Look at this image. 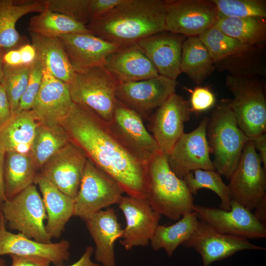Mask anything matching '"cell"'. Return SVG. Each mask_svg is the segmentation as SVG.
Listing matches in <instances>:
<instances>
[{"label":"cell","instance_id":"6da1fadb","mask_svg":"<svg viewBox=\"0 0 266 266\" xmlns=\"http://www.w3.org/2000/svg\"><path fill=\"white\" fill-rule=\"evenodd\" d=\"M62 126L70 140L97 167L114 179L124 193L146 200L147 165L120 141L108 124L88 107L74 103Z\"/></svg>","mask_w":266,"mask_h":266},{"label":"cell","instance_id":"7a4b0ae2","mask_svg":"<svg viewBox=\"0 0 266 266\" xmlns=\"http://www.w3.org/2000/svg\"><path fill=\"white\" fill-rule=\"evenodd\" d=\"M166 0H123L86 26L96 36L122 47L165 32Z\"/></svg>","mask_w":266,"mask_h":266},{"label":"cell","instance_id":"3957f363","mask_svg":"<svg viewBox=\"0 0 266 266\" xmlns=\"http://www.w3.org/2000/svg\"><path fill=\"white\" fill-rule=\"evenodd\" d=\"M146 200L160 215L178 220L194 211V198L185 181L170 168L167 155L160 153L147 164Z\"/></svg>","mask_w":266,"mask_h":266},{"label":"cell","instance_id":"277c9868","mask_svg":"<svg viewBox=\"0 0 266 266\" xmlns=\"http://www.w3.org/2000/svg\"><path fill=\"white\" fill-rule=\"evenodd\" d=\"M206 137L214 155L216 171L229 180L250 138L238 127L229 100H221L213 110L207 125Z\"/></svg>","mask_w":266,"mask_h":266},{"label":"cell","instance_id":"5b68a950","mask_svg":"<svg viewBox=\"0 0 266 266\" xmlns=\"http://www.w3.org/2000/svg\"><path fill=\"white\" fill-rule=\"evenodd\" d=\"M104 66L75 71L68 84L74 103L85 106L107 124L112 120L120 83Z\"/></svg>","mask_w":266,"mask_h":266},{"label":"cell","instance_id":"8992f818","mask_svg":"<svg viewBox=\"0 0 266 266\" xmlns=\"http://www.w3.org/2000/svg\"><path fill=\"white\" fill-rule=\"evenodd\" d=\"M225 82L233 96L228 100L239 128L250 139L266 133V100L260 83L236 75H228Z\"/></svg>","mask_w":266,"mask_h":266},{"label":"cell","instance_id":"52a82bcc","mask_svg":"<svg viewBox=\"0 0 266 266\" xmlns=\"http://www.w3.org/2000/svg\"><path fill=\"white\" fill-rule=\"evenodd\" d=\"M0 209L11 230L38 242H52L45 230L47 215L43 200L34 184L0 203Z\"/></svg>","mask_w":266,"mask_h":266},{"label":"cell","instance_id":"ba28073f","mask_svg":"<svg viewBox=\"0 0 266 266\" xmlns=\"http://www.w3.org/2000/svg\"><path fill=\"white\" fill-rule=\"evenodd\" d=\"M123 193L114 179L88 159L74 199V216L85 221L103 208L118 204Z\"/></svg>","mask_w":266,"mask_h":266},{"label":"cell","instance_id":"9c48e42d","mask_svg":"<svg viewBox=\"0 0 266 266\" xmlns=\"http://www.w3.org/2000/svg\"><path fill=\"white\" fill-rule=\"evenodd\" d=\"M250 139L228 185L231 200L251 211L266 197V171Z\"/></svg>","mask_w":266,"mask_h":266},{"label":"cell","instance_id":"30bf717a","mask_svg":"<svg viewBox=\"0 0 266 266\" xmlns=\"http://www.w3.org/2000/svg\"><path fill=\"white\" fill-rule=\"evenodd\" d=\"M108 125L120 141L146 164L161 153L155 138L146 129L142 117L118 100L112 120Z\"/></svg>","mask_w":266,"mask_h":266},{"label":"cell","instance_id":"8fae6325","mask_svg":"<svg viewBox=\"0 0 266 266\" xmlns=\"http://www.w3.org/2000/svg\"><path fill=\"white\" fill-rule=\"evenodd\" d=\"M218 15L212 0H166L165 31L198 36L214 26Z\"/></svg>","mask_w":266,"mask_h":266},{"label":"cell","instance_id":"7c38bea8","mask_svg":"<svg viewBox=\"0 0 266 266\" xmlns=\"http://www.w3.org/2000/svg\"><path fill=\"white\" fill-rule=\"evenodd\" d=\"M209 118L204 117L190 133H184L167 155L171 170L183 179L196 169L215 170L206 137Z\"/></svg>","mask_w":266,"mask_h":266},{"label":"cell","instance_id":"4fadbf2b","mask_svg":"<svg viewBox=\"0 0 266 266\" xmlns=\"http://www.w3.org/2000/svg\"><path fill=\"white\" fill-rule=\"evenodd\" d=\"M230 210L195 204L194 211L200 221L225 234L249 239L265 238L266 228L251 211L231 200Z\"/></svg>","mask_w":266,"mask_h":266},{"label":"cell","instance_id":"5bb4252c","mask_svg":"<svg viewBox=\"0 0 266 266\" xmlns=\"http://www.w3.org/2000/svg\"><path fill=\"white\" fill-rule=\"evenodd\" d=\"M177 85V81L160 75L143 80L120 82L116 97L142 118L149 119L154 109L175 93Z\"/></svg>","mask_w":266,"mask_h":266},{"label":"cell","instance_id":"9a60e30c","mask_svg":"<svg viewBox=\"0 0 266 266\" xmlns=\"http://www.w3.org/2000/svg\"><path fill=\"white\" fill-rule=\"evenodd\" d=\"M193 248L201 256L202 266L226 259L235 253L246 250H264L266 248L251 243L248 239L221 233L199 221L191 236L183 244Z\"/></svg>","mask_w":266,"mask_h":266},{"label":"cell","instance_id":"2e32d148","mask_svg":"<svg viewBox=\"0 0 266 266\" xmlns=\"http://www.w3.org/2000/svg\"><path fill=\"white\" fill-rule=\"evenodd\" d=\"M189 102L175 93L149 117V129L160 152L167 155L183 134L184 124L190 117Z\"/></svg>","mask_w":266,"mask_h":266},{"label":"cell","instance_id":"e0dca14e","mask_svg":"<svg viewBox=\"0 0 266 266\" xmlns=\"http://www.w3.org/2000/svg\"><path fill=\"white\" fill-rule=\"evenodd\" d=\"M87 159L83 151L70 141L41 167L38 174L61 192L75 199Z\"/></svg>","mask_w":266,"mask_h":266},{"label":"cell","instance_id":"ac0fdd59","mask_svg":"<svg viewBox=\"0 0 266 266\" xmlns=\"http://www.w3.org/2000/svg\"><path fill=\"white\" fill-rule=\"evenodd\" d=\"M74 104L68 85L44 68L41 84L31 110L39 123L62 126Z\"/></svg>","mask_w":266,"mask_h":266},{"label":"cell","instance_id":"d6986e66","mask_svg":"<svg viewBox=\"0 0 266 266\" xmlns=\"http://www.w3.org/2000/svg\"><path fill=\"white\" fill-rule=\"evenodd\" d=\"M118 204L126 221L121 244L127 250L147 246L159 225L161 215L144 200L123 196Z\"/></svg>","mask_w":266,"mask_h":266},{"label":"cell","instance_id":"ffe728a7","mask_svg":"<svg viewBox=\"0 0 266 266\" xmlns=\"http://www.w3.org/2000/svg\"><path fill=\"white\" fill-rule=\"evenodd\" d=\"M58 38L75 71L104 66L107 57L122 47L91 33L66 34Z\"/></svg>","mask_w":266,"mask_h":266},{"label":"cell","instance_id":"44dd1931","mask_svg":"<svg viewBox=\"0 0 266 266\" xmlns=\"http://www.w3.org/2000/svg\"><path fill=\"white\" fill-rule=\"evenodd\" d=\"M163 32L145 37L135 44L150 60L160 75L176 81L181 73L183 42L176 34Z\"/></svg>","mask_w":266,"mask_h":266},{"label":"cell","instance_id":"7402d4cb","mask_svg":"<svg viewBox=\"0 0 266 266\" xmlns=\"http://www.w3.org/2000/svg\"><path fill=\"white\" fill-rule=\"evenodd\" d=\"M69 249L70 243L66 239L44 243L30 239L21 233L9 232L6 229L4 219L0 225V256L15 254L38 256L59 266L69 260Z\"/></svg>","mask_w":266,"mask_h":266},{"label":"cell","instance_id":"603a6c76","mask_svg":"<svg viewBox=\"0 0 266 266\" xmlns=\"http://www.w3.org/2000/svg\"><path fill=\"white\" fill-rule=\"evenodd\" d=\"M85 222L95 243L96 261L102 266H116L114 245L118 239L122 238L123 229L115 210L109 207L100 210Z\"/></svg>","mask_w":266,"mask_h":266},{"label":"cell","instance_id":"cb8c5ba5","mask_svg":"<svg viewBox=\"0 0 266 266\" xmlns=\"http://www.w3.org/2000/svg\"><path fill=\"white\" fill-rule=\"evenodd\" d=\"M104 66L120 82L143 80L159 75L136 44L122 47L111 54L106 59Z\"/></svg>","mask_w":266,"mask_h":266},{"label":"cell","instance_id":"d4e9b609","mask_svg":"<svg viewBox=\"0 0 266 266\" xmlns=\"http://www.w3.org/2000/svg\"><path fill=\"white\" fill-rule=\"evenodd\" d=\"M34 183L38 185L42 196L47 215L46 232L51 239L59 238L74 216V199L61 192L39 174H36Z\"/></svg>","mask_w":266,"mask_h":266},{"label":"cell","instance_id":"484cf974","mask_svg":"<svg viewBox=\"0 0 266 266\" xmlns=\"http://www.w3.org/2000/svg\"><path fill=\"white\" fill-rule=\"evenodd\" d=\"M45 9V0H0V51H7L26 43L16 29L18 20Z\"/></svg>","mask_w":266,"mask_h":266},{"label":"cell","instance_id":"4316f807","mask_svg":"<svg viewBox=\"0 0 266 266\" xmlns=\"http://www.w3.org/2000/svg\"><path fill=\"white\" fill-rule=\"evenodd\" d=\"M39 124L31 110L16 112L0 128V146L6 153L30 154Z\"/></svg>","mask_w":266,"mask_h":266},{"label":"cell","instance_id":"83f0119b","mask_svg":"<svg viewBox=\"0 0 266 266\" xmlns=\"http://www.w3.org/2000/svg\"><path fill=\"white\" fill-rule=\"evenodd\" d=\"M32 44L37 59L52 75L68 85L75 71L58 38L49 37L30 33Z\"/></svg>","mask_w":266,"mask_h":266},{"label":"cell","instance_id":"f1b7e54d","mask_svg":"<svg viewBox=\"0 0 266 266\" xmlns=\"http://www.w3.org/2000/svg\"><path fill=\"white\" fill-rule=\"evenodd\" d=\"M5 156L4 183L7 200L34 183L37 168L30 154L7 152Z\"/></svg>","mask_w":266,"mask_h":266},{"label":"cell","instance_id":"f546056e","mask_svg":"<svg viewBox=\"0 0 266 266\" xmlns=\"http://www.w3.org/2000/svg\"><path fill=\"white\" fill-rule=\"evenodd\" d=\"M199 221L193 211L184 214L172 225H159L150 240L152 249L156 251L163 249L168 256L171 257L178 247L191 236Z\"/></svg>","mask_w":266,"mask_h":266},{"label":"cell","instance_id":"4dcf8cb0","mask_svg":"<svg viewBox=\"0 0 266 266\" xmlns=\"http://www.w3.org/2000/svg\"><path fill=\"white\" fill-rule=\"evenodd\" d=\"M214 61L198 36H189L183 41L180 63L181 72L200 84L214 69Z\"/></svg>","mask_w":266,"mask_h":266},{"label":"cell","instance_id":"1f68e13d","mask_svg":"<svg viewBox=\"0 0 266 266\" xmlns=\"http://www.w3.org/2000/svg\"><path fill=\"white\" fill-rule=\"evenodd\" d=\"M214 26L226 35L250 47L261 43L266 37V23L263 18L218 15Z\"/></svg>","mask_w":266,"mask_h":266},{"label":"cell","instance_id":"d6a6232c","mask_svg":"<svg viewBox=\"0 0 266 266\" xmlns=\"http://www.w3.org/2000/svg\"><path fill=\"white\" fill-rule=\"evenodd\" d=\"M28 30L29 33L57 38L66 34L91 33L85 25L46 8L30 19Z\"/></svg>","mask_w":266,"mask_h":266},{"label":"cell","instance_id":"836d02e7","mask_svg":"<svg viewBox=\"0 0 266 266\" xmlns=\"http://www.w3.org/2000/svg\"><path fill=\"white\" fill-rule=\"evenodd\" d=\"M70 141L62 126L51 127L39 124L30 153L36 168H41Z\"/></svg>","mask_w":266,"mask_h":266},{"label":"cell","instance_id":"e575fe53","mask_svg":"<svg viewBox=\"0 0 266 266\" xmlns=\"http://www.w3.org/2000/svg\"><path fill=\"white\" fill-rule=\"evenodd\" d=\"M213 61L248 51L251 47L226 35L215 26L198 36Z\"/></svg>","mask_w":266,"mask_h":266},{"label":"cell","instance_id":"d590c367","mask_svg":"<svg viewBox=\"0 0 266 266\" xmlns=\"http://www.w3.org/2000/svg\"><path fill=\"white\" fill-rule=\"evenodd\" d=\"M183 180L193 195H196L200 189H209L220 198V208L230 210L231 198L228 185L224 183L221 175L216 170L196 169L188 174Z\"/></svg>","mask_w":266,"mask_h":266},{"label":"cell","instance_id":"8d00e7d4","mask_svg":"<svg viewBox=\"0 0 266 266\" xmlns=\"http://www.w3.org/2000/svg\"><path fill=\"white\" fill-rule=\"evenodd\" d=\"M30 66H11L4 65L1 84L6 92L12 115L17 111L21 99L25 92Z\"/></svg>","mask_w":266,"mask_h":266},{"label":"cell","instance_id":"74e56055","mask_svg":"<svg viewBox=\"0 0 266 266\" xmlns=\"http://www.w3.org/2000/svg\"><path fill=\"white\" fill-rule=\"evenodd\" d=\"M220 16L266 17V1L261 0H212Z\"/></svg>","mask_w":266,"mask_h":266},{"label":"cell","instance_id":"f35d334b","mask_svg":"<svg viewBox=\"0 0 266 266\" xmlns=\"http://www.w3.org/2000/svg\"><path fill=\"white\" fill-rule=\"evenodd\" d=\"M89 0H45V8L68 16L86 26L90 21Z\"/></svg>","mask_w":266,"mask_h":266},{"label":"cell","instance_id":"ab89813d","mask_svg":"<svg viewBox=\"0 0 266 266\" xmlns=\"http://www.w3.org/2000/svg\"><path fill=\"white\" fill-rule=\"evenodd\" d=\"M43 69L42 64L36 58L30 66L26 89L21 99L17 112L31 110L41 84Z\"/></svg>","mask_w":266,"mask_h":266},{"label":"cell","instance_id":"60d3db41","mask_svg":"<svg viewBox=\"0 0 266 266\" xmlns=\"http://www.w3.org/2000/svg\"><path fill=\"white\" fill-rule=\"evenodd\" d=\"M185 89L191 94L189 104L191 112H203L211 108L215 104V95L209 88L198 86L192 90Z\"/></svg>","mask_w":266,"mask_h":266},{"label":"cell","instance_id":"b9f144b4","mask_svg":"<svg viewBox=\"0 0 266 266\" xmlns=\"http://www.w3.org/2000/svg\"><path fill=\"white\" fill-rule=\"evenodd\" d=\"M123 1V0H89L88 10L91 21L103 15Z\"/></svg>","mask_w":266,"mask_h":266},{"label":"cell","instance_id":"7bdbcfd3","mask_svg":"<svg viewBox=\"0 0 266 266\" xmlns=\"http://www.w3.org/2000/svg\"><path fill=\"white\" fill-rule=\"evenodd\" d=\"M11 259V266H51L48 260L34 256L9 255Z\"/></svg>","mask_w":266,"mask_h":266},{"label":"cell","instance_id":"ee69618b","mask_svg":"<svg viewBox=\"0 0 266 266\" xmlns=\"http://www.w3.org/2000/svg\"><path fill=\"white\" fill-rule=\"evenodd\" d=\"M12 116L8 100L2 84H0V128L5 124Z\"/></svg>","mask_w":266,"mask_h":266},{"label":"cell","instance_id":"f6af8a7d","mask_svg":"<svg viewBox=\"0 0 266 266\" xmlns=\"http://www.w3.org/2000/svg\"><path fill=\"white\" fill-rule=\"evenodd\" d=\"M18 49L20 54L23 65L30 66L35 60L36 53L32 44L26 43L18 48Z\"/></svg>","mask_w":266,"mask_h":266},{"label":"cell","instance_id":"bcb514c9","mask_svg":"<svg viewBox=\"0 0 266 266\" xmlns=\"http://www.w3.org/2000/svg\"><path fill=\"white\" fill-rule=\"evenodd\" d=\"M251 139L254 142L255 148L259 152L264 169L266 171V134L263 133Z\"/></svg>","mask_w":266,"mask_h":266},{"label":"cell","instance_id":"7dc6e473","mask_svg":"<svg viewBox=\"0 0 266 266\" xmlns=\"http://www.w3.org/2000/svg\"><path fill=\"white\" fill-rule=\"evenodd\" d=\"M2 60L4 65L9 66H17L23 65L18 48L5 52L3 55Z\"/></svg>","mask_w":266,"mask_h":266},{"label":"cell","instance_id":"c3c4849f","mask_svg":"<svg viewBox=\"0 0 266 266\" xmlns=\"http://www.w3.org/2000/svg\"><path fill=\"white\" fill-rule=\"evenodd\" d=\"M94 249L92 246H88L80 259L69 266H101L99 264L94 263L91 260V257Z\"/></svg>","mask_w":266,"mask_h":266},{"label":"cell","instance_id":"681fc988","mask_svg":"<svg viewBox=\"0 0 266 266\" xmlns=\"http://www.w3.org/2000/svg\"><path fill=\"white\" fill-rule=\"evenodd\" d=\"M6 152L0 146V203L7 199L5 195L4 183V166Z\"/></svg>","mask_w":266,"mask_h":266},{"label":"cell","instance_id":"f907efd6","mask_svg":"<svg viewBox=\"0 0 266 266\" xmlns=\"http://www.w3.org/2000/svg\"><path fill=\"white\" fill-rule=\"evenodd\" d=\"M253 213L257 220L266 228V197L257 205Z\"/></svg>","mask_w":266,"mask_h":266},{"label":"cell","instance_id":"816d5d0a","mask_svg":"<svg viewBox=\"0 0 266 266\" xmlns=\"http://www.w3.org/2000/svg\"><path fill=\"white\" fill-rule=\"evenodd\" d=\"M4 53L1 51H0V84L2 83L3 78V63L2 60V57Z\"/></svg>","mask_w":266,"mask_h":266},{"label":"cell","instance_id":"f5cc1de1","mask_svg":"<svg viewBox=\"0 0 266 266\" xmlns=\"http://www.w3.org/2000/svg\"><path fill=\"white\" fill-rule=\"evenodd\" d=\"M3 220V218L1 209H0V225ZM0 266H6V262L4 260L0 259Z\"/></svg>","mask_w":266,"mask_h":266}]
</instances>
